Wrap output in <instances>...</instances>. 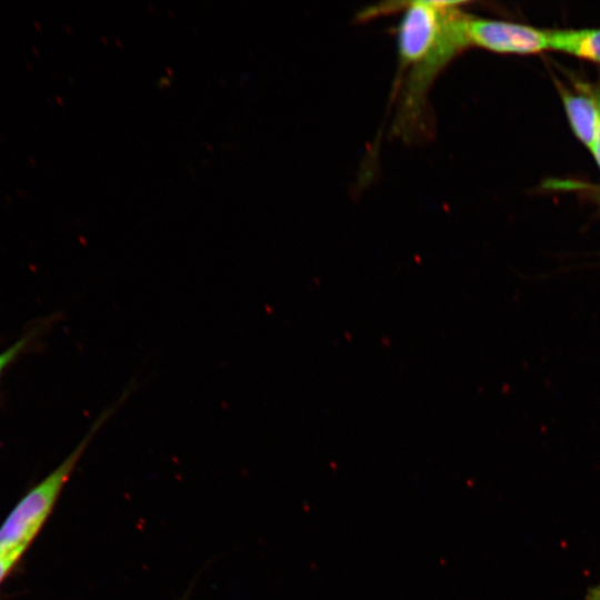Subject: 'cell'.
Wrapping results in <instances>:
<instances>
[{
	"instance_id": "3",
	"label": "cell",
	"mask_w": 600,
	"mask_h": 600,
	"mask_svg": "<svg viewBox=\"0 0 600 600\" xmlns=\"http://www.w3.org/2000/svg\"><path fill=\"white\" fill-rule=\"evenodd\" d=\"M469 47L503 54H534L549 50L547 31L531 26L469 14L466 21Z\"/></svg>"
},
{
	"instance_id": "9",
	"label": "cell",
	"mask_w": 600,
	"mask_h": 600,
	"mask_svg": "<svg viewBox=\"0 0 600 600\" xmlns=\"http://www.w3.org/2000/svg\"><path fill=\"white\" fill-rule=\"evenodd\" d=\"M583 600H600V583H598L597 586L590 587L587 590V593Z\"/></svg>"
},
{
	"instance_id": "4",
	"label": "cell",
	"mask_w": 600,
	"mask_h": 600,
	"mask_svg": "<svg viewBox=\"0 0 600 600\" xmlns=\"http://www.w3.org/2000/svg\"><path fill=\"white\" fill-rule=\"evenodd\" d=\"M572 132L578 140L591 150L598 122V107L590 90V84L576 81L577 89L571 90L554 79Z\"/></svg>"
},
{
	"instance_id": "2",
	"label": "cell",
	"mask_w": 600,
	"mask_h": 600,
	"mask_svg": "<svg viewBox=\"0 0 600 600\" xmlns=\"http://www.w3.org/2000/svg\"><path fill=\"white\" fill-rule=\"evenodd\" d=\"M134 390L130 383L119 399L94 420L74 450L14 506L0 527V552L23 554L51 514L64 486L91 440Z\"/></svg>"
},
{
	"instance_id": "7",
	"label": "cell",
	"mask_w": 600,
	"mask_h": 600,
	"mask_svg": "<svg viewBox=\"0 0 600 600\" xmlns=\"http://www.w3.org/2000/svg\"><path fill=\"white\" fill-rule=\"evenodd\" d=\"M590 90L596 99L597 107H598V122H597L596 137H594V141L590 151L593 156L594 161L597 162L600 169V81L596 84H590Z\"/></svg>"
},
{
	"instance_id": "6",
	"label": "cell",
	"mask_w": 600,
	"mask_h": 600,
	"mask_svg": "<svg viewBox=\"0 0 600 600\" xmlns=\"http://www.w3.org/2000/svg\"><path fill=\"white\" fill-rule=\"evenodd\" d=\"M30 341V337H23L16 343L0 352V379L8 367L19 357V354L27 348Z\"/></svg>"
},
{
	"instance_id": "1",
	"label": "cell",
	"mask_w": 600,
	"mask_h": 600,
	"mask_svg": "<svg viewBox=\"0 0 600 600\" xmlns=\"http://www.w3.org/2000/svg\"><path fill=\"white\" fill-rule=\"evenodd\" d=\"M457 1L409 2L397 30L402 68H411L406 107H419L433 78L458 53L469 48L466 21L469 17Z\"/></svg>"
},
{
	"instance_id": "10",
	"label": "cell",
	"mask_w": 600,
	"mask_h": 600,
	"mask_svg": "<svg viewBox=\"0 0 600 600\" xmlns=\"http://www.w3.org/2000/svg\"><path fill=\"white\" fill-rule=\"evenodd\" d=\"M592 189H593V193L597 196V198H598L599 201H600V188L593 187Z\"/></svg>"
},
{
	"instance_id": "5",
	"label": "cell",
	"mask_w": 600,
	"mask_h": 600,
	"mask_svg": "<svg viewBox=\"0 0 600 600\" xmlns=\"http://www.w3.org/2000/svg\"><path fill=\"white\" fill-rule=\"evenodd\" d=\"M549 50L600 64V28L548 29Z\"/></svg>"
},
{
	"instance_id": "8",
	"label": "cell",
	"mask_w": 600,
	"mask_h": 600,
	"mask_svg": "<svg viewBox=\"0 0 600 600\" xmlns=\"http://www.w3.org/2000/svg\"><path fill=\"white\" fill-rule=\"evenodd\" d=\"M20 557L0 552V583L10 573Z\"/></svg>"
}]
</instances>
